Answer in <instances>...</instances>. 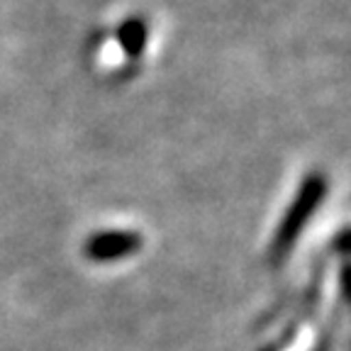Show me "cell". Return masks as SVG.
<instances>
[{
  "label": "cell",
  "mask_w": 351,
  "mask_h": 351,
  "mask_svg": "<svg viewBox=\"0 0 351 351\" xmlns=\"http://www.w3.org/2000/svg\"><path fill=\"white\" fill-rule=\"evenodd\" d=\"M327 178L319 171H313L302 178V183L298 186L295 197L291 200V205L285 208L283 217H280L276 234L271 239L269 247V258L274 266H280L285 258L291 256V252L295 249L298 239H300L302 230L307 227V222L315 217V213L322 205L324 195H327Z\"/></svg>",
  "instance_id": "6da1fadb"
},
{
  "label": "cell",
  "mask_w": 351,
  "mask_h": 351,
  "mask_svg": "<svg viewBox=\"0 0 351 351\" xmlns=\"http://www.w3.org/2000/svg\"><path fill=\"white\" fill-rule=\"evenodd\" d=\"M144 247V237L134 230H100L83 241V256L93 263H115L134 256Z\"/></svg>",
  "instance_id": "7a4b0ae2"
},
{
  "label": "cell",
  "mask_w": 351,
  "mask_h": 351,
  "mask_svg": "<svg viewBox=\"0 0 351 351\" xmlns=\"http://www.w3.org/2000/svg\"><path fill=\"white\" fill-rule=\"evenodd\" d=\"M117 47L122 49V54L127 59H139L144 54L149 44V25L144 22V17H125L115 29Z\"/></svg>",
  "instance_id": "3957f363"
},
{
  "label": "cell",
  "mask_w": 351,
  "mask_h": 351,
  "mask_svg": "<svg viewBox=\"0 0 351 351\" xmlns=\"http://www.w3.org/2000/svg\"><path fill=\"white\" fill-rule=\"evenodd\" d=\"M327 346H329V329H324V337L319 339V344L315 351H327Z\"/></svg>",
  "instance_id": "277c9868"
}]
</instances>
